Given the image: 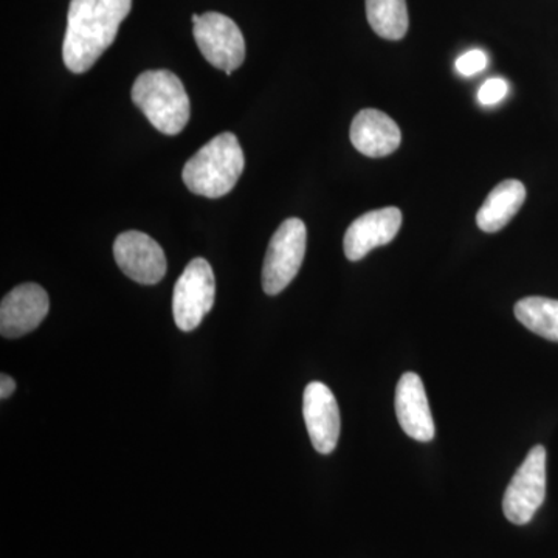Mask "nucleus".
I'll return each mask as SVG.
<instances>
[{"mask_svg":"<svg viewBox=\"0 0 558 558\" xmlns=\"http://www.w3.org/2000/svg\"><path fill=\"white\" fill-rule=\"evenodd\" d=\"M526 201V189L520 180H505L492 190L476 215V223L486 233H497L515 218Z\"/></svg>","mask_w":558,"mask_h":558,"instance_id":"obj_14","label":"nucleus"},{"mask_svg":"<svg viewBox=\"0 0 558 558\" xmlns=\"http://www.w3.org/2000/svg\"><path fill=\"white\" fill-rule=\"evenodd\" d=\"M402 227V213L399 208L374 209L360 216L349 226L344 234V255L349 260L365 258L374 248L387 245L398 236Z\"/></svg>","mask_w":558,"mask_h":558,"instance_id":"obj_11","label":"nucleus"},{"mask_svg":"<svg viewBox=\"0 0 558 558\" xmlns=\"http://www.w3.org/2000/svg\"><path fill=\"white\" fill-rule=\"evenodd\" d=\"M46 290L35 282L17 286L0 304V333L5 339H20L38 328L49 314Z\"/></svg>","mask_w":558,"mask_h":558,"instance_id":"obj_10","label":"nucleus"},{"mask_svg":"<svg viewBox=\"0 0 558 558\" xmlns=\"http://www.w3.org/2000/svg\"><path fill=\"white\" fill-rule=\"evenodd\" d=\"M396 414L410 438L429 442L435 438V422L429 410L424 381L416 373H405L396 388Z\"/></svg>","mask_w":558,"mask_h":558,"instance_id":"obj_12","label":"nucleus"},{"mask_svg":"<svg viewBox=\"0 0 558 558\" xmlns=\"http://www.w3.org/2000/svg\"><path fill=\"white\" fill-rule=\"evenodd\" d=\"M113 256L123 274L138 284L153 286L167 274V256L159 242L142 231H124L113 244Z\"/></svg>","mask_w":558,"mask_h":558,"instance_id":"obj_8","label":"nucleus"},{"mask_svg":"<svg viewBox=\"0 0 558 558\" xmlns=\"http://www.w3.org/2000/svg\"><path fill=\"white\" fill-rule=\"evenodd\" d=\"M515 317L531 332L558 341V300L527 296L515 304Z\"/></svg>","mask_w":558,"mask_h":558,"instance_id":"obj_16","label":"nucleus"},{"mask_svg":"<svg viewBox=\"0 0 558 558\" xmlns=\"http://www.w3.org/2000/svg\"><path fill=\"white\" fill-rule=\"evenodd\" d=\"M307 230L299 218L286 219L267 247L263 266V289L274 296L288 288L301 269L306 256Z\"/></svg>","mask_w":558,"mask_h":558,"instance_id":"obj_4","label":"nucleus"},{"mask_svg":"<svg viewBox=\"0 0 558 558\" xmlns=\"http://www.w3.org/2000/svg\"><path fill=\"white\" fill-rule=\"evenodd\" d=\"M216 299V279L207 259L191 260L175 282L172 315L183 332H191L211 311Z\"/></svg>","mask_w":558,"mask_h":558,"instance_id":"obj_6","label":"nucleus"},{"mask_svg":"<svg viewBox=\"0 0 558 558\" xmlns=\"http://www.w3.org/2000/svg\"><path fill=\"white\" fill-rule=\"evenodd\" d=\"M132 101L161 134L178 135L191 116L189 94L170 70H148L135 80Z\"/></svg>","mask_w":558,"mask_h":558,"instance_id":"obj_3","label":"nucleus"},{"mask_svg":"<svg viewBox=\"0 0 558 558\" xmlns=\"http://www.w3.org/2000/svg\"><path fill=\"white\" fill-rule=\"evenodd\" d=\"M14 391H16V381L7 374H2L0 376V399H9Z\"/></svg>","mask_w":558,"mask_h":558,"instance_id":"obj_19","label":"nucleus"},{"mask_svg":"<svg viewBox=\"0 0 558 558\" xmlns=\"http://www.w3.org/2000/svg\"><path fill=\"white\" fill-rule=\"evenodd\" d=\"M194 39L209 64L223 70L227 75L240 69L245 60V40L236 22L226 14H194Z\"/></svg>","mask_w":558,"mask_h":558,"instance_id":"obj_5","label":"nucleus"},{"mask_svg":"<svg viewBox=\"0 0 558 558\" xmlns=\"http://www.w3.org/2000/svg\"><path fill=\"white\" fill-rule=\"evenodd\" d=\"M351 143L371 159L387 157L399 148L402 134L396 121L376 109H363L351 124Z\"/></svg>","mask_w":558,"mask_h":558,"instance_id":"obj_13","label":"nucleus"},{"mask_svg":"<svg viewBox=\"0 0 558 558\" xmlns=\"http://www.w3.org/2000/svg\"><path fill=\"white\" fill-rule=\"evenodd\" d=\"M366 17L380 38L400 40L409 32L407 0H366Z\"/></svg>","mask_w":558,"mask_h":558,"instance_id":"obj_15","label":"nucleus"},{"mask_svg":"<svg viewBox=\"0 0 558 558\" xmlns=\"http://www.w3.org/2000/svg\"><path fill=\"white\" fill-rule=\"evenodd\" d=\"M131 9L132 0H72L62 44L65 68L73 73L94 68L112 46Z\"/></svg>","mask_w":558,"mask_h":558,"instance_id":"obj_1","label":"nucleus"},{"mask_svg":"<svg viewBox=\"0 0 558 558\" xmlns=\"http://www.w3.org/2000/svg\"><path fill=\"white\" fill-rule=\"evenodd\" d=\"M546 498V450L535 446L517 470L502 498V510L510 523L527 524Z\"/></svg>","mask_w":558,"mask_h":558,"instance_id":"obj_7","label":"nucleus"},{"mask_svg":"<svg viewBox=\"0 0 558 558\" xmlns=\"http://www.w3.org/2000/svg\"><path fill=\"white\" fill-rule=\"evenodd\" d=\"M245 168L244 150L231 132L216 135L183 167L186 189L197 196L218 199L236 185Z\"/></svg>","mask_w":558,"mask_h":558,"instance_id":"obj_2","label":"nucleus"},{"mask_svg":"<svg viewBox=\"0 0 558 558\" xmlns=\"http://www.w3.org/2000/svg\"><path fill=\"white\" fill-rule=\"evenodd\" d=\"M509 86L505 80L492 78L481 86L478 92V100L481 105L492 106L497 105L502 98L508 95Z\"/></svg>","mask_w":558,"mask_h":558,"instance_id":"obj_18","label":"nucleus"},{"mask_svg":"<svg viewBox=\"0 0 558 558\" xmlns=\"http://www.w3.org/2000/svg\"><path fill=\"white\" fill-rule=\"evenodd\" d=\"M303 416L314 449L332 453L340 438V410L336 396L322 381H311L304 389Z\"/></svg>","mask_w":558,"mask_h":558,"instance_id":"obj_9","label":"nucleus"},{"mask_svg":"<svg viewBox=\"0 0 558 558\" xmlns=\"http://www.w3.org/2000/svg\"><path fill=\"white\" fill-rule=\"evenodd\" d=\"M487 68V57L483 50H470L458 58L457 70L462 76H473Z\"/></svg>","mask_w":558,"mask_h":558,"instance_id":"obj_17","label":"nucleus"}]
</instances>
